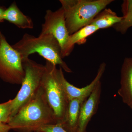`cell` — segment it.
Instances as JSON below:
<instances>
[{
    "mask_svg": "<svg viewBox=\"0 0 132 132\" xmlns=\"http://www.w3.org/2000/svg\"><path fill=\"white\" fill-rule=\"evenodd\" d=\"M42 86L46 98L53 111L56 124L60 125L65 117L69 101L55 74L56 65L46 61Z\"/></svg>",
    "mask_w": 132,
    "mask_h": 132,
    "instance_id": "cell-5",
    "label": "cell"
},
{
    "mask_svg": "<svg viewBox=\"0 0 132 132\" xmlns=\"http://www.w3.org/2000/svg\"><path fill=\"white\" fill-rule=\"evenodd\" d=\"M2 34L0 32V43H1V40L2 38Z\"/></svg>",
    "mask_w": 132,
    "mask_h": 132,
    "instance_id": "cell-20",
    "label": "cell"
},
{
    "mask_svg": "<svg viewBox=\"0 0 132 132\" xmlns=\"http://www.w3.org/2000/svg\"><path fill=\"white\" fill-rule=\"evenodd\" d=\"M35 132H68L58 124H49L42 126Z\"/></svg>",
    "mask_w": 132,
    "mask_h": 132,
    "instance_id": "cell-17",
    "label": "cell"
},
{
    "mask_svg": "<svg viewBox=\"0 0 132 132\" xmlns=\"http://www.w3.org/2000/svg\"><path fill=\"white\" fill-rule=\"evenodd\" d=\"M106 64L103 62L99 67L97 73L94 79L89 85L79 88L75 86L66 79L61 68L55 69V74L58 81L63 89L69 101L82 97H88L101 80L106 70Z\"/></svg>",
    "mask_w": 132,
    "mask_h": 132,
    "instance_id": "cell-8",
    "label": "cell"
},
{
    "mask_svg": "<svg viewBox=\"0 0 132 132\" xmlns=\"http://www.w3.org/2000/svg\"><path fill=\"white\" fill-rule=\"evenodd\" d=\"M12 46L19 52L22 61L28 59L30 55L37 53L47 61L56 66L59 65L67 72H72L62 60L60 46L52 35L40 34L35 37L26 33L19 41Z\"/></svg>",
    "mask_w": 132,
    "mask_h": 132,
    "instance_id": "cell-2",
    "label": "cell"
},
{
    "mask_svg": "<svg viewBox=\"0 0 132 132\" xmlns=\"http://www.w3.org/2000/svg\"><path fill=\"white\" fill-rule=\"evenodd\" d=\"M11 129L7 124L0 123V132H9Z\"/></svg>",
    "mask_w": 132,
    "mask_h": 132,
    "instance_id": "cell-18",
    "label": "cell"
},
{
    "mask_svg": "<svg viewBox=\"0 0 132 132\" xmlns=\"http://www.w3.org/2000/svg\"><path fill=\"white\" fill-rule=\"evenodd\" d=\"M123 16H118L116 13L110 9L105 8L97 15L91 24L98 29H104L113 27L121 21Z\"/></svg>",
    "mask_w": 132,
    "mask_h": 132,
    "instance_id": "cell-14",
    "label": "cell"
},
{
    "mask_svg": "<svg viewBox=\"0 0 132 132\" xmlns=\"http://www.w3.org/2000/svg\"><path fill=\"white\" fill-rule=\"evenodd\" d=\"M22 64L25 76L20 91L15 98L12 100V112L10 119L36 94L42 85L46 71L45 65L38 64L29 58L23 61Z\"/></svg>",
    "mask_w": 132,
    "mask_h": 132,
    "instance_id": "cell-4",
    "label": "cell"
},
{
    "mask_svg": "<svg viewBox=\"0 0 132 132\" xmlns=\"http://www.w3.org/2000/svg\"><path fill=\"white\" fill-rule=\"evenodd\" d=\"M25 76L20 54L3 35L0 43V78L6 82L19 85H21Z\"/></svg>",
    "mask_w": 132,
    "mask_h": 132,
    "instance_id": "cell-6",
    "label": "cell"
},
{
    "mask_svg": "<svg viewBox=\"0 0 132 132\" xmlns=\"http://www.w3.org/2000/svg\"><path fill=\"white\" fill-rule=\"evenodd\" d=\"M55 124L54 113L48 103L42 85L31 100L7 123L11 129L18 132H35L44 125Z\"/></svg>",
    "mask_w": 132,
    "mask_h": 132,
    "instance_id": "cell-1",
    "label": "cell"
},
{
    "mask_svg": "<svg viewBox=\"0 0 132 132\" xmlns=\"http://www.w3.org/2000/svg\"><path fill=\"white\" fill-rule=\"evenodd\" d=\"M118 94L123 102L132 109V58H126L123 62Z\"/></svg>",
    "mask_w": 132,
    "mask_h": 132,
    "instance_id": "cell-10",
    "label": "cell"
},
{
    "mask_svg": "<svg viewBox=\"0 0 132 132\" xmlns=\"http://www.w3.org/2000/svg\"><path fill=\"white\" fill-rule=\"evenodd\" d=\"M4 20L14 24L20 28L32 29L34 28V23L31 17L24 14L15 2L5 10Z\"/></svg>",
    "mask_w": 132,
    "mask_h": 132,
    "instance_id": "cell-12",
    "label": "cell"
},
{
    "mask_svg": "<svg viewBox=\"0 0 132 132\" xmlns=\"http://www.w3.org/2000/svg\"><path fill=\"white\" fill-rule=\"evenodd\" d=\"M113 0H60L65 13L69 35L90 25L100 12Z\"/></svg>",
    "mask_w": 132,
    "mask_h": 132,
    "instance_id": "cell-3",
    "label": "cell"
},
{
    "mask_svg": "<svg viewBox=\"0 0 132 132\" xmlns=\"http://www.w3.org/2000/svg\"><path fill=\"white\" fill-rule=\"evenodd\" d=\"M87 98L82 97L69 101L65 119L60 125L68 132H78L81 107L83 102Z\"/></svg>",
    "mask_w": 132,
    "mask_h": 132,
    "instance_id": "cell-11",
    "label": "cell"
},
{
    "mask_svg": "<svg viewBox=\"0 0 132 132\" xmlns=\"http://www.w3.org/2000/svg\"><path fill=\"white\" fill-rule=\"evenodd\" d=\"M101 81L97 84L81 107L78 132H87L86 128L93 116L96 113L100 101Z\"/></svg>",
    "mask_w": 132,
    "mask_h": 132,
    "instance_id": "cell-9",
    "label": "cell"
},
{
    "mask_svg": "<svg viewBox=\"0 0 132 132\" xmlns=\"http://www.w3.org/2000/svg\"><path fill=\"white\" fill-rule=\"evenodd\" d=\"M124 15L121 21L113 26L116 31L124 34L132 27V1H125L122 5Z\"/></svg>",
    "mask_w": 132,
    "mask_h": 132,
    "instance_id": "cell-15",
    "label": "cell"
},
{
    "mask_svg": "<svg viewBox=\"0 0 132 132\" xmlns=\"http://www.w3.org/2000/svg\"><path fill=\"white\" fill-rule=\"evenodd\" d=\"M98 30L95 26L90 24L70 35L65 52L62 55V58L63 59L70 54L76 44L81 45L85 43L88 37Z\"/></svg>",
    "mask_w": 132,
    "mask_h": 132,
    "instance_id": "cell-13",
    "label": "cell"
},
{
    "mask_svg": "<svg viewBox=\"0 0 132 132\" xmlns=\"http://www.w3.org/2000/svg\"><path fill=\"white\" fill-rule=\"evenodd\" d=\"M12 112V100L0 104V123L7 124Z\"/></svg>",
    "mask_w": 132,
    "mask_h": 132,
    "instance_id": "cell-16",
    "label": "cell"
},
{
    "mask_svg": "<svg viewBox=\"0 0 132 132\" xmlns=\"http://www.w3.org/2000/svg\"><path fill=\"white\" fill-rule=\"evenodd\" d=\"M5 10L0 7V21L4 20V15Z\"/></svg>",
    "mask_w": 132,
    "mask_h": 132,
    "instance_id": "cell-19",
    "label": "cell"
},
{
    "mask_svg": "<svg viewBox=\"0 0 132 132\" xmlns=\"http://www.w3.org/2000/svg\"><path fill=\"white\" fill-rule=\"evenodd\" d=\"M40 34H49L54 36L60 46L62 57L70 35L66 26L65 13L62 7L55 11L50 10L46 11Z\"/></svg>",
    "mask_w": 132,
    "mask_h": 132,
    "instance_id": "cell-7",
    "label": "cell"
}]
</instances>
